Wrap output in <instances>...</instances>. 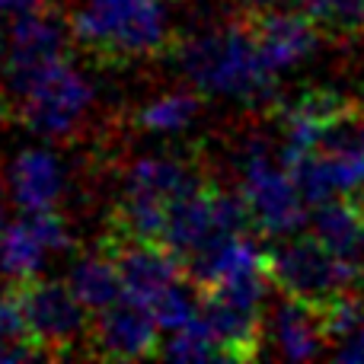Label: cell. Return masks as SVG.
<instances>
[{"instance_id": "cell-8", "label": "cell", "mask_w": 364, "mask_h": 364, "mask_svg": "<svg viewBox=\"0 0 364 364\" xmlns=\"http://www.w3.org/2000/svg\"><path fill=\"white\" fill-rule=\"evenodd\" d=\"M100 246L115 259V265H119L122 284H125V297H132V301H138V304H147V307H154L176 282L188 278L182 259L170 246L157 243V240L132 237V233L109 224Z\"/></svg>"}, {"instance_id": "cell-16", "label": "cell", "mask_w": 364, "mask_h": 364, "mask_svg": "<svg viewBox=\"0 0 364 364\" xmlns=\"http://www.w3.org/2000/svg\"><path fill=\"white\" fill-rule=\"evenodd\" d=\"M68 284H70V291L80 297V304L90 314H100V310L112 307L119 297H125V284H122L119 265H115V259L109 256L102 246L96 252L77 256V262L70 265Z\"/></svg>"}, {"instance_id": "cell-14", "label": "cell", "mask_w": 364, "mask_h": 364, "mask_svg": "<svg viewBox=\"0 0 364 364\" xmlns=\"http://www.w3.org/2000/svg\"><path fill=\"white\" fill-rule=\"evenodd\" d=\"M272 336H275L282 358L291 361L316 358L323 352V346L329 342L326 316L316 307H310V304L282 294V304L275 307V316H272Z\"/></svg>"}, {"instance_id": "cell-17", "label": "cell", "mask_w": 364, "mask_h": 364, "mask_svg": "<svg viewBox=\"0 0 364 364\" xmlns=\"http://www.w3.org/2000/svg\"><path fill=\"white\" fill-rule=\"evenodd\" d=\"M297 6L333 38L364 36V0H297Z\"/></svg>"}, {"instance_id": "cell-1", "label": "cell", "mask_w": 364, "mask_h": 364, "mask_svg": "<svg viewBox=\"0 0 364 364\" xmlns=\"http://www.w3.org/2000/svg\"><path fill=\"white\" fill-rule=\"evenodd\" d=\"M179 64L198 93L250 102L272 100L275 70L265 64L246 23L220 26L188 38L179 48Z\"/></svg>"}, {"instance_id": "cell-19", "label": "cell", "mask_w": 364, "mask_h": 364, "mask_svg": "<svg viewBox=\"0 0 364 364\" xmlns=\"http://www.w3.org/2000/svg\"><path fill=\"white\" fill-rule=\"evenodd\" d=\"M23 358H42V352L32 342L19 304L13 301L10 291H4L0 294V361H23Z\"/></svg>"}, {"instance_id": "cell-4", "label": "cell", "mask_w": 364, "mask_h": 364, "mask_svg": "<svg viewBox=\"0 0 364 364\" xmlns=\"http://www.w3.org/2000/svg\"><path fill=\"white\" fill-rule=\"evenodd\" d=\"M6 291L23 310V320L42 358H68L80 342H87L93 314L80 304L70 284L29 275L13 278Z\"/></svg>"}, {"instance_id": "cell-21", "label": "cell", "mask_w": 364, "mask_h": 364, "mask_svg": "<svg viewBox=\"0 0 364 364\" xmlns=\"http://www.w3.org/2000/svg\"><path fill=\"white\" fill-rule=\"evenodd\" d=\"M38 0H0V16H23V13L36 10Z\"/></svg>"}, {"instance_id": "cell-7", "label": "cell", "mask_w": 364, "mask_h": 364, "mask_svg": "<svg viewBox=\"0 0 364 364\" xmlns=\"http://www.w3.org/2000/svg\"><path fill=\"white\" fill-rule=\"evenodd\" d=\"M74 26L58 10L38 4L36 10L13 16L4 48V74L13 93L26 90L45 68L68 55Z\"/></svg>"}, {"instance_id": "cell-2", "label": "cell", "mask_w": 364, "mask_h": 364, "mask_svg": "<svg viewBox=\"0 0 364 364\" xmlns=\"http://www.w3.org/2000/svg\"><path fill=\"white\" fill-rule=\"evenodd\" d=\"M166 0H87L70 16L74 38L106 64L141 61L170 45Z\"/></svg>"}, {"instance_id": "cell-9", "label": "cell", "mask_w": 364, "mask_h": 364, "mask_svg": "<svg viewBox=\"0 0 364 364\" xmlns=\"http://www.w3.org/2000/svg\"><path fill=\"white\" fill-rule=\"evenodd\" d=\"M160 329L164 326L157 323V316L147 304L119 297L112 307L93 314L87 333V355L112 361L154 358V355H164Z\"/></svg>"}, {"instance_id": "cell-11", "label": "cell", "mask_w": 364, "mask_h": 364, "mask_svg": "<svg viewBox=\"0 0 364 364\" xmlns=\"http://www.w3.org/2000/svg\"><path fill=\"white\" fill-rule=\"evenodd\" d=\"M64 246H68V224L55 208L26 211V218L10 224L0 237V272L10 275V282L38 275L45 256Z\"/></svg>"}, {"instance_id": "cell-22", "label": "cell", "mask_w": 364, "mask_h": 364, "mask_svg": "<svg viewBox=\"0 0 364 364\" xmlns=\"http://www.w3.org/2000/svg\"><path fill=\"white\" fill-rule=\"evenodd\" d=\"M240 6H243L246 13H256V10H269V6H275L278 0H237Z\"/></svg>"}, {"instance_id": "cell-24", "label": "cell", "mask_w": 364, "mask_h": 364, "mask_svg": "<svg viewBox=\"0 0 364 364\" xmlns=\"http://www.w3.org/2000/svg\"><path fill=\"white\" fill-rule=\"evenodd\" d=\"M0 237H4V214H0Z\"/></svg>"}, {"instance_id": "cell-13", "label": "cell", "mask_w": 364, "mask_h": 364, "mask_svg": "<svg viewBox=\"0 0 364 364\" xmlns=\"http://www.w3.org/2000/svg\"><path fill=\"white\" fill-rule=\"evenodd\" d=\"M6 186H10L13 201L23 211H48L61 198L64 170L51 151L29 147V151L13 157L10 173H6Z\"/></svg>"}, {"instance_id": "cell-12", "label": "cell", "mask_w": 364, "mask_h": 364, "mask_svg": "<svg viewBox=\"0 0 364 364\" xmlns=\"http://www.w3.org/2000/svg\"><path fill=\"white\" fill-rule=\"evenodd\" d=\"M243 23L250 26L265 64L275 74L304 61L316 48V42H320V26L301 6L297 10H275V6L256 10V13H246Z\"/></svg>"}, {"instance_id": "cell-3", "label": "cell", "mask_w": 364, "mask_h": 364, "mask_svg": "<svg viewBox=\"0 0 364 364\" xmlns=\"http://www.w3.org/2000/svg\"><path fill=\"white\" fill-rule=\"evenodd\" d=\"M265 272L278 294L310 304L323 316L339 301L358 294L364 278L358 265L336 256L314 233H304V237L288 233L272 250H265Z\"/></svg>"}, {"instance_id": "cell-10", "label": "cell", "mask_w": 364, "mask_h": 364, "mask_svg": "<svg viewBox=\"0 0 364 364\" xmlns=\"http://www.w3.org/2000/svg\"><path fill=\"white\" fill-rule=\"evenodd\" d=\"M198 316L224 358L250 361L262 355V304L220 291H201Z\"/></svg>"}, {"instance_id": "cell-6", "label": "cell", "mask_w": 364, "mask_h": 364, "mask_svg": "<svg viewBox=\"0 0 364 364\" xmlns=\"http://www.w3.org/2000/svg\"><path fill=\"white\" fill-rule=\"evenodd\" d=\"M243 166V198L250 205L252 227L269 237H288L307 218V201L301 198L288 166H275L265 151V144L252 141Z\"/></svg>"}, {"instance_id": "cell-15", "label": "cell", "mask_w": 364, "mask_h": 364, "mask_svg": "<svg viewBox=\"0 0 364 364\" xmlns=\"http://www.w3.org/2000/svg\"><path fill=\"white\" fill-rule=\"evenodd\" d=\"M310 233L316 240L329 246L336 256H342L346 262H355L361 269L364 259V220L358 218L352 205L342 195L326 198L316 205L314 218H310Z\"/></svg>"}, {"instance_id": "cell-18", "label": "cell", "mask_w": 364, "mask_h": 364, "mask_svg": "<svg viewBox=\"0 0 364 364\" xmlns=\"http://www.w3.org/2000/svg\"><path fill=\"white\" fill-rule=\"evenodd\" d=\"M198 109L201 100L195 93H166L160 100L141 106L138 125L151 134H176L198 115Z\"/></svg>"}, {"instance_id": "cell-25", "label": "cell", "mask_w": 364, "mask_h": 364, "mask_svg": "<svg viewBox=\"0 0 364 364\" xmlns=\"http://www.w3.org/2000/svg\"><path fill=\"white\" fill-rule=\"evenodd\" d=\"M361 275H364V259H361Z\"/></svg>"}, {"instance_id": "cell-5", "label": "cell", "mask_w": 364, "mask_h": 364, "mask_svg": "<svg viewBox=\"0 0 364 364\" xmlns=\"http://www.w3.org/2000/svg\"><path fill=\"white\" fill-rule=\"evenodd\" d=\"M16 100H19V119L32 132L48 134V138H64L90 112L93 87L68 58H61L51 68H45L26 90H19Z\"/></svg>"}, {"instance_id": "cell-20", "label": "cell", "mask_w": 364, "mask_h": 364, "mask_svg": "<svg viewBox=\"0 0 364 364\" xmlns=\"http://www.w3.org/2000/svg\"><path fill=\"white\" fill-rule=\"evenodd\" d=\"M166 358L176 361H211V358H224L218 348V342L211 339L208 326L201 323V316H195L192 323H186L182 329L170 333V342L164 346Z\"/></svg>"}, {"instance_id": "cell-23", "label": "cell", "mask_w": 364, "mask_h": 364, "mask_svg": "<svg viewBox=\"0 0 364 364\" xmlns=\"http://www.w3.org/2000/svg\"><path fill=\"white\" fill-rule=\"evenodd\" d=\"M6 115H10V102H6L4 90H0V125H4V122H6Z\"/></svg>"}]
</instances>
